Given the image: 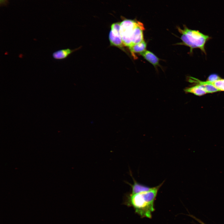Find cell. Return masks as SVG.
I'll return each mask as SVG.
<instances>
[{
  "label": "cell",
  "mask_w": 224,
  "mask_h": 224,
  "mask_svg": "<svg viewBox=\"0 0 224 224\" xmlns=\"http://www.w3.org/2000/svg\"><path fill=\"white\" fill-rule=\"evenodd\" d=\"M138 22L133 20L126 19L120 22V33L125 46L128 47L131 45L133 33Z\"/></svg>",
  "instance_id": "3"
},
{
  "label": "cell",
  "mask_w": 224,
  "mask_h": 224,
  "mask_svg": "<svg viewBox=\"0 0 224 224\" xmlns=\"http://www.w3.org/2000/svg\"><path fill=\"white\" fill-rule=\"evenodd\" d=\"M130 175L133 179V184H132L128 182H127V183L131 187L132 191L131 193V194H136L145 192L150 191L154 187H150L138 183L133 178L131 173Z\"/></svg>",
  "instance_id": "5"
},
{
  "label": "cell",
  "mask_w": 224,
  "mask_h": 224,
  "mask_svg": "<svg viewBox=\"0 0 224 224\" xmlns=\"http://www.w3.org/2000/svg\"><path fill=\"white\" fill-rule=\"evenodd\" d=\"M120 23L116 22L112 24L111 26V31L117 36L121 37L120 33Z\"/></svg>",
  "instance_id": "13"
},
{
  "label": "cell",
  "mask_w": 224,
  "mask_h": 224,
  "mask_svg": "<svg viewBox=\"0 0 224 224\" xmlns=\"http://www.w3.org/2000/svg\"><path fill=\"white\" fill-rule=\"evenodd\" d=\"M192 217H193L194 219L196 220L198 222H199L200 224H206L203 222L201 220H199V219L196 218L195 217L193 216L192 215L191 216Z\"/></svg>",
  "instance_id": "15"
},
{
  "label": "cell",
  "mask_w": 224,
  "mask_h": 224,
  "mask_svg": "<svg viewBox=\"0 0 224 224\" xmlns=\"http://www.w3.org/2000/svg\"><path fill=\"white\" fill-rule=\"evenodd\" d=\"M3 0H1V1H3Z\"/></svg>",
  "instance_id": "16"
},
{
  "label": "cell",
  "mask_w": 224,
  "mask_h": 224,
  "mask_svg": "<svg viewBox=\"0 0 224 224\" xmlns=\"http://www.w3.org/2000/svg\"><path fill=\"white\" fill-rule=\"evenodd\" d=\"M109 39L111 45L114 46L120 49H122L125 46L121 37L115 35L111 30L109 34Z\"/></svg>",
  "instance_id": "11"
},
{
  "label": "cell",
  "mask_w": 224,
  "mask_h": 224,
  "mask_svg": "<svg viewBox=\"0 0 224 224\" xmlns=\"http://www.w3.org/2000/svg\"><path fill=\"white\" fill-rule=\"evenodd\" d=\"M146 47L147 44L143 40L140 43L133 44L128 47L132 54L135 58H136L135 54L137 53L140 54L145 51Z\"/></svg>",
  "instance_id": "7"
},
{
  "label": "cell",
  "mask_w": 224,
  "mask_h": 224,
  "mask_svg": "<svg viewBox=\"0 0 224 224\" xmlns=\"http://www.w3.org/2000/svg\"><path fill=\"white\" fill-rule=\"evenodd\" d=\"M203 82L207 84H211L215 87L219 91H224V79L221 78L214 81H203Z\"/></svg>",
  "instance_id": "12"
},
{
  "label": "cell",
  "mask_w": 224,
  "mask_h": 224,
  "mask_svg": "<svg viewBox=\"0 0 224 224\" xmlns=\"http://www.w3.org/2000/svg\"><path fill=\"white\" fill-rule=\"evenodd\" d=\"M189 81L191 82L195 83V84H199L201 85L207 92V93H212L219 91L213 85L208 84L205 83L203 81L193 77H190L188 79Z\"/></svg>",
  "instance_id": "6"
},
{
  "label": "cell",
  "mask_w": 224,
  "mask_h": 224,
  "mask_svg": "<svg viewBox=\"0 0 224 224\" xmlns=\"http://www.w3.org/2000/svg\"><path fill=\"white\" fill-rule=\"evenodd\" d=\"M74 51L69 49H59L53 53L52 57L56 60L63 59L67 57Z\"/></svg>",
  "instance_id": "8"
},
{
  "label": "cell",
  "mask_w": 224,
  "mask_h": 224,
  "mask_svg": "<svg viewBox=\"0 0 224 224\" xmlns=\"http://www.w3.org/2000/svg\"><path fill=\"white\" fill-rule=\"evenodd\" d=\"M140 54L154 66L159 64V58L152 52L146 50Z\"/></svg>",
  "instance_id": "9"
},
{
  "label": "cell",
  "mask_w": 224,
  "mask_h": 224,
  "mask_svg": "<svg viewBox=\"0 0 224 224\" xmlns=\"http://www.w3.org/2000/svg\"><path fill=\"white\" fill-rule=\"evenodd\" d=\"M183 29L178 27V30L182 35L180 38L182 44L189 47L190 53L194 49L199 48L206 54L205 45L210 37L198 30L189 29L185 25Z\"/></svg>",
  "instance_id": "2"
},
{
  "label": "cell",
  "mask_w": 224,
  "mask_h": 224,
  "mask_svg": "<svg viewBox=\"0 0 224 224\" xmlns=\"http://www.w3.org/2000/svg\"><path fill=\"white\" fill-rule=\"evenodd\" d=\"M221 78L216 74H212L210 75L208 77L207 81H214L220 79Z\"/></svg>",
  "instance_id": "14"
},
{
  "label": "cell",
  "mask_w": 224,
  "mask_h": 224,
  "mask_svg": "<svg viewBox=\"0 0 224 224\" xmlns=\"http://www.w3.org/2000/svg\"><path fill=\"white\" fill-rule=\"evenodd\" d=\"M195 85L194 86L186 88L184 90L185 91L199 96L204 95L207 93L201 85L199 84Z\"/></svg>",
  "instance_id": "10"
},
{
  "label": "cell",
  "mask_w": 224,
  "mask_h": 224,
  "mask_svg": "<svg viewBox=\"0 0 224 224\" xmlns=\"http://www.w3.org/2000/svg\"><path fill=\"white\" fill-rule=\"evenodd\" d=\"M144 30V27L143 24L138 21V25L133 31L131 45L140 43L144 40L143 35V30Z\"/></svg>",
  "instance_id": "4"
},
{
  "label": "cell",
  "mask_w": 224,
  "mask_h": 224,
  "mask_svg": "<svg viewBox=\"0 0 224 224\" xmlns=\"http://www.w3.org/2000/svg\"><path fill=\"white\" fill-rule=\"evenodd\" d=\"M163 182L147 192L136 194L127 193L124 197V204L133 207L135 212L142 217L151 218L152 213L154 211L155 200Z\"/></svg>",
  "instance_id": "1"
}]
</instances>
